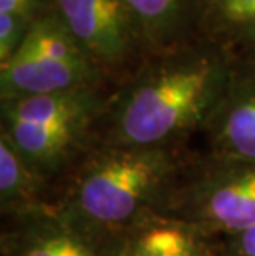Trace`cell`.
<instances>
[{
  "mask_svg": "<svg viewBox=\"0 0 255 256\" xmlns=\"http://www.w3.org/2000/svg\"><path fill=\"white\" fill-rule=\"evenodd\" d=\"M110 91V86H86L0 101V132L35 172L52 180L93 147L91 130Z\"/></svg>",
  "mask_w": 255,
  "mask_h": 256,
  "instance_id": "obj_3",
  "label": "cell"
},
{
  "mask_svg": "<svg viewBox=\"0 0 255 256\" xmlns=\"http://www.w3.org/2000/svg\"><path fill=\"white\" fill-rule=\"evenodd\" d=\"M113 246L115 256H219V240L156 212L119 233Z\"/></svg>",
  "mask_w": 255,
  "mask_h": 256,
  "instance_id": "obj_9",
  "label": "cell"
},
{
  "mask_svg": "<svg viewBox=\"0 0 255 256\" xmlns=\"http://www.w3.org/2000/svg\"><path fill=\"white\" fill-rule=\"evenodd\" d=\"M53 0H0V66L15 55L32 24Z\"/></svg>",
  "mask_w": 255,
  "mask_h": 256,
  "instance_id": "obj_13",
  "label": "cell"
},
{
  "mask_svg": "<svg viewBox=\"0 0 255 256\" xmlns=\"http://www.w3.org/2000/svg\"><path fill=\"white\" fill-rule=\"evenodd\" d=\"M53 7L111 86L153 55L139 22L124 0H53Z\"/></svg>",
  "mask_w": 255,
  "mask_h": 256,
  "instance_id": "obj_6",
  "label": "cell"
},
{
  "mask_svg": "<svg viewBox=\"0 0 255 256\" xmlns=\"http://www.w3.org/2000/svg\"><path fill=\"white\" fill-rule=\"evenodd\" d=\"M48 180L35 172L10 139L0 132V208L4 218L47 208Z\"/></svg>",
  "mask_w": 255,
  "mask_h": 256,
  "instance_id": "obj_11",
  "label": "cell"
},
{
  "mask_svg": "<svg viewBox=\"0 0 255 256\" xmlns=\"http://www.w3.org/2000/svg\"><path fill=\"white\" fill-rule=\"evenodd\" d=\"M186 164L179 149L93 146L72 167L53 206L80 230L113 243L157 210Z\"/></svg>",
  "mask_w": 255,
  "mask_h": 256,
  "instance_id": "obj_2",
  "label": "cell"
},
{
  "mask_svg": "<svg viewBox=\"0 0 255 256\" xmlns=\"http://www.w3.org/2000/svg\"><path fill=\"white\" fill-rule=\"evenodd\" d=\"M156 214L197 226L215 240L255 226V164L209 156L186 164Z\"/></svg>",
  "mask_w": 255,
  "mask_h": 256,
  "instance_id": "obj_4",
  "label": "cell"
},
{
  "mask_svg": "<svg viewBox=\"0 0 255 256\" xmlns=\"http://www.w3.org/2000/svg\"><path fill=\"white\" fill-rule=\"evenodd\" d=\"M234 58L235 52L202 36L153 53L111 88L91 130V144L181 149L207 124Z\"/></svg>",
  "mask_w": 255,
  "mask_h": 256,
  "instance_id": "obj_1",
  "label": "cell"
},
{
  "mask_svg": "<svg viewBox=\"0 0 255 256\" xmlns=\"http://www.w3.org/2000/svg\"><path fill=\"white\" fill-rule=\"evenodd\" d=\"M202 134L209 156L255 164V48L235 52L225 90Z\"/></svg>",
  "mask_w": 255,
  "mask_h": 256,
  "instance_id": "obj_7",
  "label": "cell"
},
{
  "mask_svg": "<svg viewBox=\"0 0 255 256\" xmlns=\"http://www.w3.org/2000/svg\"><path fill=\"white\" fill-rule=\"evenodd\" d=\"M200 36L232 52L255 48V0H209Z\"/></svg>",
  "mask_w": 255,
  "mask_h": 256,
  "instance_id": "obj_12",
  "label": "cell"
},
{
  "mask_svg": "<svg viewBox=\"0 0 255 256\" xmlns=\"http://www.w3.org/2000/svg\"><path fill=\"white\" fill-rule=\"evenodd\" d=\"M143 28L153 53L200 38L209 0H124Z\"/></svg>",
  "mask_w": 255,
  "mask_h": 256,
  "instance_id": "obj_10",
  "label": "cell"
},
{
  "mask_svg": "<svg viewBox=\"0 0 255 256\" xmlns=\"http://www.w3.org/2000/svg\"><path fill=\"white\" fill-rule=\"evenodd\" d=\"M2 256H115V246L80 230L50 205L7 218Z\"/></svg>",
  "mask_w": 255,
  "mask_h": 256,
  "instance_id": "obj_8",
  "label": "cell"
},
{
  "mask_svg": "<svg viewBox=\"0 0 255 256\" xmlns=\"http://www.w3.org/2000/svg\"><path fill=\"white\" fill-rule=\"evenodd\" d=\"M219 256H255V226L219 240Z\"/></svg>",
  "mask_w": 255,
  "mask_h": 256,
  "instance_id": "obj_14",
  "label": "cell"
},
{
  "mask_svg": "<svg viewBox=\"0 0 255 256\" xmlns=\"http://www.w3.org/2000/svg\"><path fill=\"white\" fill-rule=\"evenodd\" d=\"M113 86L81 50L55 7L43 12L7 63L0 66V101Z\"/></svg>",
  "mask_w": 255,
  "mask_h": 256,
  "instance_id": "obj_5",
  "label": "cell"
}]
</instances>
